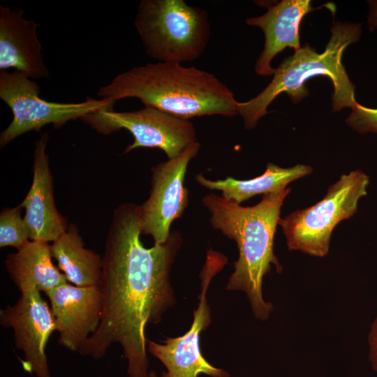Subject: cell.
Segmentation results:
<instances>
[{
	"mask_svg": "<svg viewBox=\"0 0 377 377\" xmlns=\"http://www.w3.org/2000/svg\"><path fill=\"white\" fill-rule=\"evenodd\" d=\"M313 8L309 0H283L267 8L260 16L249 17L246 23L260 28L265 35V44L256 64L259 75H274L271 66L274 57L286 47L297 51L300 44V28L304 17L309 12L320 8Z\"/></svg>",
	"mask_w": 377,
	"mask_h": 377,
	"instance_id": "9a60e30c",
	"label": "cell"
},
{
	"mask_svg": "<svg viewBox=\"0 0 377 377\" xmlns=\"http://www.w3.org/2000/svg\"><path fill=\"white\" fill-rule=\"evenodd\" d=\"M331 30L324 52L318 53L313 47L304 45L274 69L273 79L260 94L248 101L237 103V114L242 117L246 129L256 126L260 119L267 114L268 106L281 93H286L295 103L306 97L309 92L305 83L316 76H326L332 82L334 111L355 107V85L342 64V56L349 45L360 40L361 24L337 22Z\"/></svg>",
	"mask_w": 377,
	"mask_h": 377,
	"instance_id": "277c9868",
	"label": "cell"
},
{
	"mask_svg": "<svg viewBox=\"0 0 377 377\" xmlns=\"http://www.w3.org/2000/svg\"><path fill=\"white\" fill-rule=\"evenodd\" d=\"M312 171L311 166L303 164L281 168L269 163L263 175L249 179L227 177L224 179L211 180L199 174L195 180L206 188L220 191L224 199L240 205L256 195L284 190L288 184L310 175Z\"/></svg>",
	"mask_w": 377,
	"mask_h": 377,
	"instance_id": "e0dca14e",
	"label": "cell"
},
{
	"mask_svg": "<svg viewBox=\"0 0 377 377\" xmlns=\"http://www.w3.org/2000/svg\"><path fill=\"white\" fill-rule=\"evenodd\" d=\"M45 295L59 334L58 343L78 353L101 323L103 297L99 285L79 287L66 283Z\"/></svg>",
	"mask_w": 377,
	"mask_h": 377,
	"instance_id": "7c38bea8",
	"label": "cell"
},
{
	"mask_svg": "<svg viewBox=\"0 0 377 377\" xmlns=\"http://www.w3.org/2000/svg\"><path fill=\"white\" fill-rule=\"evenodd\" d=\"M369 360L372 368L377 371V316L374 320L368 334Z\"/></svg>",
	"mask_w": 377,
	"mask_h": 377,
	"instance_id": "44dd1931",
	"label": "cell"
},
{
	"mask_svg": "<svg viewBox=\"0 0 377 377\" xmlns=\"http://www.w3.org/2000/svg\"><path fill=\"white\" fill-rule=\"evenodd\" d=\"M140 205H119L106 237L99 283L103 297L101 323L80 349L98 360L113 344L121 346L128 377H149L148 324L159 323L176 302L170 271L183 239L171 232L163 244L144 246Z\"/></svg>",
	"mask_w": 377,
	"mask_h": 377,
	"instance_id": "6da1fadb",
	"label": "cell"
},
{
	"mask_svg": "<svg viewBox=\"0 0 377 377\" xmlns=\"http://www.w3.org/2000/svg\"><path fill=\"white\" fill-rule=\"evenodd\" d=\"M22 207L18 205L3 209L0 214V246L18 249L31 240V231L22 216Z\"/></svg>",
	"mask_w": 377,
	"mask_h": 377,
	"instance_id": "d6986e66",
	"label": "cell"
},
{
	"mask_svg": "<svg viewBox=\"0 0 377 377\" xmlns=\"http://www.w3.org/2000/svg\"><path fill=\"white\" fill-rule=\"evenodd\" d=\"M217 256H208L201 272L200 302L193 313L190 329L182 336L168 338L163 343L147 341L150 354L159 360L167 371L161 377H198L204 374L212 377H228V372L212 366L200 350V337L211 323V311L207 303V292L213 276L223 267Z\"/></svg>",
	"mask_w": 377,
	"mask_h": 377,
	"instance_id": "30bf717a",
	"label": "cell"
},
{
	"mask_svg": "<svg viewBox=\"0 0 377 377\" xmlns=\"http://www.w3.org/2000/svg\"><path fill=\"white\" fill-rule=\"evenodd\" d=\"M346 121L358 133H377V108H367L357 103Z\"/></svg>",
	"mask_w": 377,
	"mask_h": 377,
	"instance_id": "ffe728a7",
	"label": "cell"
},
{
	"mask_svg": "<svg viewBox=\"0 0 377 377\" xmlns=\"http://www.w3.org/2000/svg\"><path fill=\"white\" fill-rule=\"evenodd\" d=\"M369 12L367 15V27L372 32L377 29V0L368 1Z\"/></svg>",
	"mask_w": 377,
	"mask_h": 377,
	"instance_id": "7402d4cb",
	"label": "cell"
},
{
	"mask_svg": "<svg viewBox=\"0 0 377 377\" xmlns=\"http://www.w3.org/2000/svg\"><path fill=\"white\" fill-rule=\"evenodd\" d=\"M53 258L71 283L79 287L98 286L102 272L103 258L84 247L75 224L68 226L51 244Z\"/></svg>",
	"mask_w": 377,
	"mask_h": 377,
	"instance_id": "ac0fdd59",
	"label": "cell"
},
{
	"mask_svg": "<svg viewBox=\"0 0 377 377\" xmlns=\"http://www.w3.org/2000/svg\"><path fill=\"white\" fill-rule=\"evenodd\" d=\"M200 148V145L196 141L179 156L151 168L149 196L140 205V209L142 234L150 235L154 244H163L169 239L171 224L182 216L188 206L185 175L189 162Z\"/></svg>",
	"mask_w": 377,
	"mask_h": 377,
	"instance_id": "9c48e42d",
	"label": "cell"
},
{
	"mask_svg": "<svg viewBox=\"0 0 377 377\" xmlns=\"http://www.w3.org/2000/svg\"><path fill=\"white\" fill-rule=\"evenodd\" d=\"M369 177L356 170L342 175L327 189L324 198L307 208L280 218L279 225L288 249L316 257L325 256L336 226L351 218L360 200L367 194Z\"/></svg>",
	"mask_w": 377,
	"mask_h": 377,
	"instance_id": "8992f818",
	"label": "cell"
},
{
	"mask_svg": "<svg viewBox=\"0 0 377 377\" xmlns=\"http://www.w3.org/2000/svg\"><path fill=\"white\" fill-rule=\"evenodd\" d=\"M20 8L0 6V71L14 68L32 80L48 78L38 38L40 24L24 17Z\"/></svg>",
	"mask_w": 377,
	"mask_h": 377,
	"instance_id": "5bb4252c",
	"label": "cell"
},
{
	"mask_svg": "<svg viewBox=\"0 0 377 377\" xmlns=\"http://www.w3.org/2000/svg\"><path fill=\"white\" fill-rule=\"evenodd\" d=\"M134 24L146 54L158 62L194 61L211 38L207 11L184 0H142Z\"/></svg>",
	"mask_w": 377,
	"mask_h": 377,
	"instance_id": "5b68a950",
	"label": "cell"
},
{
	"mask_svg": "<svg viewBox=\"0 0 377 377\" xmlns=\"http://www.w3.org/2000/svg\"><path fill=\"white\" fill-rule=\"evenodd\" d=\"M47 142V133L35 142L32 184L20 205L25 209L23 216L31 231V240L53 242L66 230L68 225L54 202Z\"/></svg>",
	"mask_w": 377,
	"mask_h": 377,
	"instance_id": "4fadbf2b",
	"label": "cell"
},
{
	"mask_svg": "<svg viewBox=\"0 0 377 377\" xmlns=\"http://www.w3.org/2000/svg\"><path fill=\"white\" fill-rule=\"evenodd\" d=\"M81 120L101 134L127 130L134 140L125 148L124 154L140 147L157 148L168 158H172L196 142L195 129L191 121L152 107L145 106L131 112L102 110Z\"/></svg>",
	"mask_w": 377,
	"mask_h": 377,
	"instance_id": "ba28073f",
	"label": "cell"
},
{
	"mask_svg": "<svg viewBox=\"0 0 377 377\" xmlns=\"http://www.w3.org/2000/svg\"><path fill=\"white\" fill-rule=\"evenodd\" d=\"M290 188L264 195L258 204L243 207L223 197L209 193L202 201L210 214L213 228L233 239L239 251L226 288L245 293L254 316L264 320L273 310L263 296L264 276L273 265L282 269L274 253V235L281 209Z\"/></svg>",
	"mask_w": 377,
	"mask_h": 377,
	"instance_id": "7a4b0ae2",
	"label": "cell"
},
{
	"mask_svg": "<svg viewBox=\"0 0 377 377\" xmlns=\"http://www.w3.org/2000/svg\"><path fill=\"white\" fill-rule=\"evenodd\" d=\"M40 92L39 84L23 73L0 71V98L10 108L13 116L1 133V148L29 131L40 132L47 124L59 128L89 114L112 110L117 102L90 97L80 103L50 102L41 98Z\"/></svg>",
	"mask_w": 377,
	"mask_h": 377,
	"instance_id": "52a82bcc",
	"label": "cell"
},
{
	"mask_svg": "<svg viewBox=\"0 0 377 377\" xmlns=\"http://www.w3.org/2000/svg\"><path fill=\"white\" fill-rule=\"evenodd\" d=\"M0 324L13 330L15 346L22 352L23 369L37 377H50L45 348L55 324L40 292L21 293L14 304L0 310Z\"/></svg>",
	"mask_w": 377,
	"mask_h": 377,
	"instance_id": "8fae6325",
	"label": "cell"
},
{
	"mask_svg": "<svg viewBox=\"0 0 377 377\" xmlns=\"http://www.w3.org/2000/svg\"><path fill=\"white\" fill-rule=\"evenodd\" d=\"M51 244L29 240L14 253L7 255L5 267L20 293L44 292L65 284L68 280L52 262Z\"/></svg>",
	"mask_w": 377,
	"mask_h": 377,
	"instance_id": "2e32d148",
	"label": "cell"
},
{
	"mask_svg": "<svg viewBox=\"0 0 377 377\" xmlns=\"http://www.w3.org/2000/svg\"><path fill=\"white\" fill-rule=\"evenodd\" d=\"M149 377H157V375L156 372H154V371H149Z\"/></svg>",
	"mask_w": 377,
	"mask_h": 377,
	"instance_id": "603a6c76",
	"label": "cell"
},
{
	"mask_svg": "<svg viewBox=\"0 0 377 377\" xmlns=\"http://www.w3.org/2000/svg\"><path fill=\"white\" fill-rule=\"evenodd\" d=\"M100 98H136L174 116L237 114L234 93L215 75L179 63L156 62L134 66L115 76L97 92Z\"/></svg>",
	"mask_w": 377,
	"mask_h": 377,
	"instance_id": "3957f363",
	"label": "cell"
}]
</instances>
